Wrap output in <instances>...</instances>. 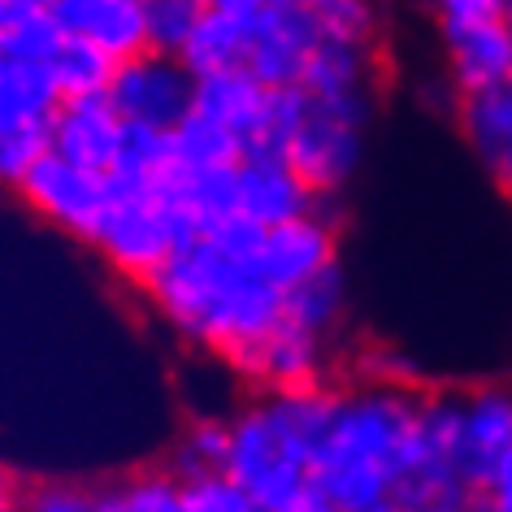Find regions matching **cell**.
<instances>
[{
    "label": "cell",
    "mask_w": 512,
    "mask_h": 512,
    "mask_svg": "<svg viewBox=\"0 0 512 512\" xmlns=\"http://www.w3.org/2000/svg\"><path fill=\"white\" fill-rule=\"evenodd\" d=\"M109 100L122 113V122L170 131L196 100V74L183 66V57L144 48V53L118 61L109 79Z\"/></svg>",
    "instance_id": "obj_7"
},
{
    "label": "cell",
    "mask_w": 512,
    "mask_h": 512,
    "mask_svg": "<svg viewBox=\"0 0 512 512\" xmlns=\"http://www.w3.org/2000/svg\"><path fill=\"white\" fill-rule=\"evenodd\" d=\"M18 191L27 196V204L35 213H44L53 226L70 230L92 243L100 222H105L109 204H113V178L105 170H87V165H74L66 157H57L53 148L44 152L40 161L22 174Z\"/></svg>",
    "instance_id": "obj_6"
},
{
    "label": "cell",
    "mask_w": 512,
    "mask_h": 512,
    "mask_svg": "<svg viewBox=\"0 0 512 512\" xmlns=\"http://www.w3.org/2000/svg\"><path fill=\"white\" fill-rule=\"evenodd\" d=\"M27 14H35L31 0H0V31H9L18 18H27Z\"/></svg>",
    "instance_id": "obj_33"
},
{
    "label": "cell",
    "mask_w": 512,
    "mask_h": 512,
    "mask_svg": "<svg viewBox=\"0 0 512 512\" xmlns=\"http://www.w3.org/2000/svg\"><path fill=\"white\" fill-rule=\"evenodd\" d=\"M326 196L304 183L278 152H243L239 157V213L256 226H278L291 217L322 209Z\"/></svg>",
    "instance_id": "obj_12"
},
{
    "label": "cell",
    "mask_w": 512,
    "mask_h": 512,
    "mask_svg": "<svg viewBox=\"0 0 512 512\" xmlns=\"http://www.w3.org/2000/svg\"><path fill=\"white\" fill-rule=\"evenodd\" d=\"M478 508L512 512V443H508V452L491 465V473H486V482L478 491Z\"/></svg>",
    "instance_id": "obj_30"
},
{
    "label": "cell",
    "mask_w": 512,
    "mask_h": 512,
    "mask_svg": "<svg viewBox=\"0 0 512 512\" xmlns=\"http://www.w3.org/2000/svg\"><path fill=\"white\" fill-rule=\"evenodd\" d=\"M343 313H348V278H343L339 261H330L326 270H317V274L304 278V283L283 291V317L287 322L313 330V335H322V339L335 335Z\"/></svg>",
    "instance_id": "obj_20"
},
{
    "label": "cell",
    "mask_w": 512,
    "mask_h": 512,
    "mask_svg": "<svg viewBox=\"0 0 512 512\" xmlns=\"http://www.w3.org/2000/svg\"><path fill=\"white\" fill-rule=\"evenodd\" d=\"M170 139H174V161L187 165V170H213V165H235L243 157V139L222 126L209 113H200L191 105L183 118L170 126Z\"/></svg>",
    "instance_id": "obj_21"
},
{
    "label": "cell",
    "mask_w": 512,
    "mask_h": 512,
    "mask_svg": "<svg viewBox=\"0 0 512 512\" xmlns=\"http://www.w3.org/2000/svg\"><path fill=\"white\" fill-rule=\"evenodd\" d=\"M200 0H144V27H148V48L157 53H183L200 22Z\"/></svg>",
    "instance_id": "obj_26"
},
{
    "label": "cell",
    "mask_w": 512,
    "mask_h": 512,
    "mask_svg": "<svg viewBox=\"0 0 512 512\" xmlns=\"http://www.w3.org/2000/svg\"><path fill=\"white\" fill-rule=\"evenodd\" d=\"M300 87L309 92H361L374 87V44L365 40H343V35H322L317 48L304 61Z\"/></svg>",
    "instance_id": "obj_19"
},
{
    "label": "cell",
    "mask_w": 512,
    "mask_h": 512,
    "mask_svg": "<svg viewBox=\"0 0 512 512\" xmlns=\"http://www.w3.org/2000/svg\"><path fill=\"white\" fill-rule=\"evenodd\" d=\"M226 443H230V421H196L178 439L170 469L178 478H191V473H204V469H226Z\"/></svg>",
    "instance_id": "obj_27"
},
{
    "label": "cell",
    "mask_w": 512,
    "mask_h": 512,
    "mask_svg": "<svg viewBox=\"0 0 512 512\" xmlns=\"http://www.w3.org/2000/svg\"><path fill=\"white\" fill-rule=\"evenodd\" d=\"M330 339L313 335L296 322H278L256 348L235 365L243 378L261 382L265 391H283V387H313L326 382V361H330Z\"/></svg>",
    "instance_id": "obj_13"
},
{
    "label": "cell",
    "mask_w": 512,
    "mask_h": 512,
    "mask_svg": "<svg viewBox=\"0 0 512 512\" xmlns=\"http://www.w3.org/2000/svg\"><path fill=\"white\" fill-rule=\"evenodd\" d=\"M369 122H374V87L330 96L300 87V109L283 139V157L317 196L335 200L365 161Z\"/></svg>",
    "instance_id": "obj_4"
},
{
    "label": "cell",
    "mask_w": 512,
    "mask_h": 512,
    "mask_svg": "<svg viewBox=\"0 0 512 512\" xmlns=\"http://www.w3.org/2000/svg\"><path fill=\"white\" fill-rule=\"evenodd\" d=\"M330 204L335 200H326L322 209H313L304 217H291V222L261 230L252 265L270 278L278 291L296 287L309 274L326 270L330 261H339V217H330Z\"/></svg>",
    "instance_id": "obj_9"
},
{
    "label": "cell",
    "mask_w": 512,
    "mask_h": 512,
    "mask_svg": "<svg viewBox=\"0 0 512 512\" xmlns=\"http://www.w3.org/2000/svg\"><path fill=\"white\" fill-rule=\"evenodd\" d=\"M113 196L105 222L96 230V248L105 252V261L113 270H122L126 278L144 283L170 252H178L183 243L200 239V230L191 226V217L183 213L165 187H113Z\"/></svg>",
    "instance_id": "obj_5"
},
{
    "label": "cell",
    "mask_w": 512,
    "mask_h": 512,
    "mask_svg": "<svg viewBox=\"0 0 512 512\" xmlns=\"http://www.w3.org/2000/svg\"><path fill=\"white\" fill-rule=\"evenodd\" d=\"M161 317L191 343L239 365L256 343L283 322V291L243 256L222 252L213 239H191L144 278Z\"/></svg>",
    "instance_id": "obj_2"
},
{
    "label": "cell",
    "mask_w": 512,
    "mask_h": 512,
    "mask_svg": "<svg viewBox=\"0 0 512 512\" xmlns=\"http://www.w3.org/2000/svg\"><path fill=\"white\" fill-rule=\"evenodd\" d=\"M174 165V139L170 131L161 126H139V122H126V135H122V152L113 161V187H157L161 174Z\"/></svg>",
    "instance_id": "obj_22"
},
{
    "label": "cell",
    "mask_w": 512,
    "mask_h": 512,
    "mask_svg": "<svg viewBox=\"0 0 512 512\" xmlns=\"http://www.w3.org/2000/svg\"><path fill=\"white\" fill-rule=\"evenodd\" d=\"M439 44L456 96L512 79V31L499 14L439 18Z\"/></svg>",
    "instance_id": "obj_10"
},
{
    "label": "cell",
    "mask_w": 512,
    "mask_h": 512,
    "mask_svg": "<svg viewBox=\"0 0 512 512\" xmlns=\"http://www.w3.org/2000/svg\"><path fill=\"white\" fill-rule=\"evenodd\" d=\"M200 5H209V0H200Z\"/></svg>",
    "instance_id": "obj_38"
},
{
    "label": "cell",
    "mask_w": 512,
    "mask_h": 512,
    "mask_svg": "<svg viewBox=\"0 0 512 512\" xmlns=\"http://www.w3.org/2000/svg\"><path fill=\"white\" fill-rule=\"evenodd\" d=\"M504 0H430V9L439 18H482V14H499Z\"/></svg>",
    "instance_id": "obj_32"
},
{
    "label": "cell",
    "mask_w": 512,
    "mask_h": 512,
    "mask_svg": "<svg viewBox=\"0 0 512 512\" xmlns=\"http://www.w3.org/2000/svg\"><path fill=\"white\" fill-rule=\"evenodd\" d=\"M96 512H183V478L174 469H148L126 482L92 491Z\"/></svg>",
    "instance_id": "obj_23"
},
{
    "label": "cell",
    "mask_w": 512,
    "mask_h": 512,
    "mask_svg": "<svg viewBox=\"0 0 512 512\" xmlns=\"http://www.w3.org/2000/svg\"><path fill=\"white\" fill-rule=\"evenodd\" d=\"M183 512H252V499L226 469H204L183 478Z\"/></svg>",
    "instance_id": "obj_28"
},
{
    "label": "cell",
    "mask_w": 512,
    "mask_h": 512,
    "mask_svg": "<svg viewBox=\"0 0 512 512\" xmlns=\"http://www.w3.org/2000/svg\"><path fill=\"white\" fill-rule=\"evenodd\" d=\"M31 5H35V9H53L57 0H31Z\"/></svg>",
    "instance_id": "obj_36"
},
{
    "label": "cell",
    "mask_w": 512,
    "mask_h": 512,
    "mask_svg": "<svg viewBox=\"0 0 512 512\" xmlns=\"http://www.w3.org/2000/svg\"><path fill=\"white\" fill-rule=\"evenodd\" d=\"M499 18H504L508 31H512V0H504V5H499Z\"/></svg>",
    "instance_id": "obj_35"
},
{
    "label": "cell",
    "mask_w": 512,
    "mask_h": 512,
    "mask_svg": "<svg viewBox=\"0 0 512 512\" xmlns=\"http://www.w3.org/2000/svg\"><path fill=\"white\" fill-rule=\"evenodd\" d=\"M274 5H304V9H326V5H335V0H274Z\"/></svg>",
    "instance_id": "obj_34"
},
{
    "label": "cell",
    "mask_w": 512,
    "mask_h": 512,
    "mask_svg": "<svg viewBox=\"0 0 512 512\" xmlns=\"http://www.w3.org/2000/svg\"><path fill=\"white\" fill-rule=\"evenodd\" d=\"M27 504L40 512H96L92 491H79V486H40Z\"/></svg>",
    "instance_id": "obj_31"
},
{
    "label": "cell",
    "mask_w": 512,
    "mask_h": 512,
    "mask_svg": "<svg viewBox=\"0 0 512 512\" xmlns=\"http://www.w3.org/2000/svg\"><path fill=\"white\" fill-rule=\"evenodd\" d=\"M53 14L66 27V35L92 40L118 61L148 48L144 0H57Z\"/></svg>",
    "instance_id": "obj_17"
},
{
    "label": "cell",
    "mask_w": 512,
    "mask_h": 512,
    "mask_svg": "<svg viewBox=\"0 0 512 512\" xmlns=\"http://www.w3.org/2000/svg\"><path fill=\"white\" fill-rule=\"evenodd\" d=\"M191 105L217 118L222 126H230L243 139V152H252V148H261L265 126H270L274 87H265L248 70H217V74H200L196 79V100Z\"/></svg>",
    "instance_id": "obj_15"
},
{
    "label": "cell",
    "mask_w": 512,
    "mask_h": 512,
    "mask_svg": "<svg viewBox=\"0 0 512 512\" xmlns=\"http://www.w3.org/2000/svg\"><path fill=\"white\" fill-rule=\"evenodd\" d=\"M48 152V122H27L0 131V183L18 187L22 174Z\"/></svg>",
    "instance_id": "obj_29"
},
{
    "label": "cell",
    "mask_w": 512,
    "mask_h": 512,
    "mask_svg": "<svg viewBox=\"0 0 512 512\" xmlns=\"http://www.w3.org/2000/svg\"><path fill=\"white\" fill-rule=\"evenodd\" d=\"M122 135H126V122H122V113L113 109L109 92L70 96V100H61L57 113L48 118V148L74 165H87V170L109 174L122 152Z\"/></svg>",
    "instance_id": "obj_11"
},
{
    "label": "cell",
    "mask_w": 512,
    "mask_h": 512,
    "mask_svg": "<svg viewBox=\"0 0 512 512\" xmlns=\"http://www.w3.org/2000/svg\"><path fill=\"white\" fill-rule=\"evenodd\" d=\"M512 443V391L482 387L460 395V465L465 478L482 491L486 473Z\"/></svg>",
    "instance_id": "obj_16"
},
{
    "label": "cell",
    "mask_w": 512,
    "mask_h": 512,
    "mask_svg": "<svg viewBox=\"0 0 512 512\" xmlns=\"http://www.w3.org/2000/svg\"><path fill=\"white\" fill-rule=\"evenodd\" d=\"M421 469V395L395 382L339 391L309 465V512H404Z\"/></svg>",
    "instance_id": "obj_1"
},
{
    "label": "cell",
    "mask_w": 512,
    "mask_h": 512,
    "mask_svg": "<svg viewBox=\"0 0 512 512\" xmlns=\"http://www.w3.org/2000/svg\"><path fill=\"white\" fill-rule=\"evenodd\" d=\"M61 40H66V27L57 22L53 9H35V14L18 18L9 31H0V53L9 61H35V66H48L57 57Z\"/></svg>",
    "instance_id": "obj_25"
},
{
    "label": "cell",
    "mask_w": 512,
    "mask_h": 512,
    "mask_svg": "<svg viewBox=\"0 0 512 512\" xmlns=\"http://www.w3.org/2000/svg\"><path fill=\"white\" fill-rule=\"evenodd\" d=\"M339 391L313 387L265 391L230 417L226 473L252 499V512H309V465L335 421Z\"/></svg>",
    "instance_id": "obj_3"
},
{
    "label": "cell",
    "mask_w": 512,
    "mask_h": 512,
    "mask_svg": "<svg viewBox=\"0 0 512 512\" xmlns=\"http://www.w3.org/2000/svg\"><path fill=\"white\" fill-rule=\"evenodd\" d=\"M9 504V495H5V482H0V508H5Z\"/></svg>",
    "instance_id": "obj_37"
},
{
    "label": "cell",
    "mask_w": 512,
    "mask_h": 512,
    "mask_svg": "<svg viewBox=\"0 0 512 512\" xmlns=\"http://www.w3.org/2000/svg\"><path fill=\"white\" fill-rule=\"evenodd\" d=\"M326 35L322 14L304 5H274L265 0L252 14V44H248V74H256L265 87H291L300 83L304 61Z\"/></svg>",
    "instance_id": "obj_8"
},
{
    "label": "cell",
    "mask_w": 512,
    "mask_h": 512,
    "mask_svg": "<svg viewBox=\"0 0 512 512\" xmlns=\"http://www.w3.org/2000/svg\"><path fill=\"white\" fill-rule=\"evenodd\" d=\"M248 44H252V18L230 14L222 5H204L200 22L183 44V66L196 74H217V70H243L248 66Z\"/></svg>",
    "instance_id": "obj_18"
},
{
    "label": "cell",
    "mask_w": 512,
    "mask_h": 512,
    "mask_svg": "<svg viewBox=\"0 0 512 512\" xmlns=\"http://www.w3.org/2000/svg\"><path fill=\"white\" fill-rule=\"evenodd\" d=\"M456 122L486 178L512 200V79L456 96Z\"/></svg>",
    "instance_id": "obj_14"
},
{
    "label": "cell",
    "mask_w": 512,
    "mask_h": 512,
    "mask_svg": "<svg viewBox=\"0 0 512 512\" xmlns=\"http://www.w3.org/2000/svg\"><path fill=\"white\" fill-rule=\"evenodd\" d=\"M57 79V92L61 100L70 96H96V92H109V79L118 70V57H109L100 44L92 40H79V35H66L57 48V57L48 61Z\"/></svg>",
    "instance_id": "obj_24"
}]
</instances>
